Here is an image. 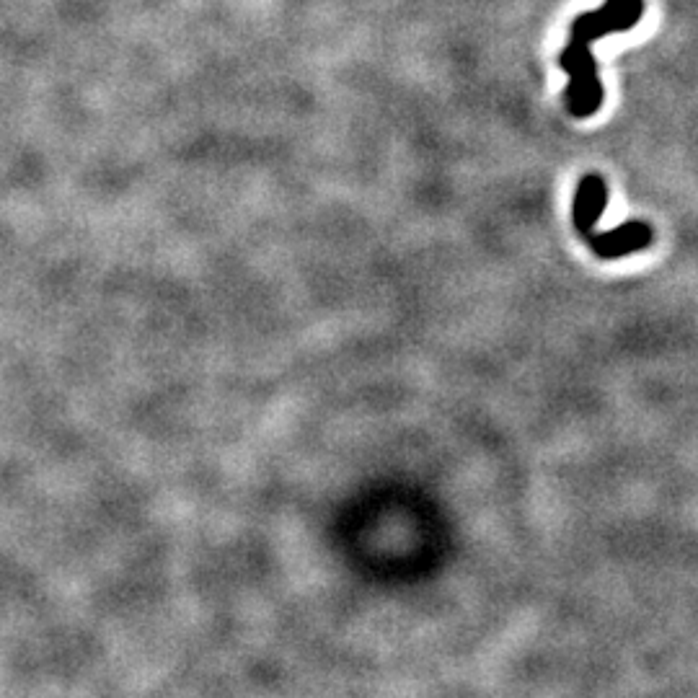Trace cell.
Segmentation results:
<instances>
[{
  "instance_id": "7a4b0ae2",
  "label": "cell",
  "mask_w": 698,
  "mask_h": 698,
  "mask_svg": "<svg viewBox=\"0 0 698 698\" xmlns=\"http://www.w3.org/2000/svg\"><path fill=\"white\" fill-rule=\"evenodd\" d=\"M600 259H621L626 254H636V251H644L655 244V231L649 228L642 220H631V223L618 225L613 231L605 233H587L582 238Z\"/></svg>"
},
{
  "instance_id": "3957f363",
  "label": "cell",
  "mask_w": 698,
  "mask_h": 698,
  "mask_svg": "<svg viewBox=\"0 0 698 698\" xmlns=\"http://www.w3.org/2000/svg\"><path fill=\"white\" fill-rule=\"evenodd\" d=\"M605 205H608V187H605L603 176L587 174L580 181V187L574 192L572 202V223L574 231L585 238L587 233H593L598 228V220L603 218Z\"/></svg>"
},
{
  "instance_id": "6da1fadb",
  "label": "cell",
  "mask_w": 698,
  "mask_h": 698,
  "mask_svg": "<svg viewBox=\"0 0 698 698\" xmlns=\"http://www.w3.org/2000/svg\"><path fill=\"white\" fill-rule=\"evenodd\" d=\"M644 13V0H605L598 11L582 13L572 21V34L559 55L561 70L569 75L567 109L572 117H593L603 104V86L593 44L608 34L631 32Z\"/></svg>"
}]
</instances>
